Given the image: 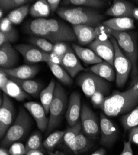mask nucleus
<instances>
[{
  "instance_id": "1",
  "label": "nucleus",
  "mask_w": 138,
  "mask_h": 155,
  "mask_svg": "<svg viewBox=\"0 0 138 155\" xmlns=\"http://www.w3.org/2000/svg\"><path fill=\"white\" fill-rule=\"evenodd\" d=\"M25 30L32 36L44 38L53 44L77 40L72 28L54 19L32 20L26 24Z\"/></svg>"
},
{
  "instance_id": "2",
  "label": "nucleus",
  "mask_w": 138,
  "mask_h": 155,
  "mask_svg": "<svg viewBox=\"0 0 138 155\" xmlns=\"http://www.w3.org/2000/svg\"><path fill=\"white\" fill-rule=\"evenodd\" d=\"M138 105V82L124 92L115 91L105 97L102 110L110 117L129 113Z\"/></svg>"
},
{
  "instance_id": "3",
  "label": "nucleus",
  "mask_w": 138,
  "mask_h": 155,
  "mask_svg": "<svg viewBox=\"0 0 138 155\" xmlns=\"http://www.w3.org/2000/svg\"><path fill=\"white\" fill-rule=\"evenodd\" d=\"M58 15L65 21L74 25H87L97 27L104 19V16L95 9L82 8H59Z\"/></svg>"
},
{
  "instance_id": "4",
  "label": "nucleus",
  "mask_w": 138,
  "mask_h": 155,
  "mask_svg": "<svg viewBox=\"0 0 138 155\" xmlns=\"http://www.w3.org/2000/svg\"><path fill=\"white\" fill-rule=\"evenodd\" d=\"M31 119L26 109L21 107L17 117L8 129L2 141V147L8 148L22 140L27 134L30 127Z\"/></svg>"
},
{
  "instance_id": "5",
  "label": "nucleus",
  "mask_w": 138,
  "mask_h": 155,
  "mask_svg": "<svg viewBox=\"0 0 138 155\" xmlns=\"http://www.w3.org/2000/svg\"><path fill=\"white\" fill-rule=\"evenodd\" d=\"M111 36L115 38L123 52L131 61L132 64V77L135 78L137 70L138 51L136 38L133 34L127 31H111Z\"/></svg>"
},
{
  "instance_id": "6",
  "label": "nucleus",
  "mask_w": 138,
  "mask_h": 155,
  "mask_svg": "<svg viewBox=\"0 0 138 155\" xmlns=\"http://www.w3.org/2000/svg\"><path fill=\"white\" fill-rule=\"evenodd\" d=\"M67 101L68 98L65 90L59 83H56L53 99L50 107L49 122L46 132L47 135L53 131L59 125L65 112Z\"/></svg>"
},
{
  "instance_id": "7",
  "label": "nucleus",
  "mask_w": 138,
  "mask_h": 155,
  "mask_svg": "<svg viewBox=\"0 0 138 155\" xmlns=\"http://www.w3.org/2000/svg\"><path fill=\"white\" fill-rule=\"evenodd\" d=\"M76 81L78 85L88 98L98 92L106 94L109 91L110 84L104 79L93 73H83L78 76Z\"/></svg>"
},
{
  "instance_id": "8",
  "label": "nucleus",
  "mask_w": 138,
  "mask_h": 155,
  "mask_svg": "<svg viewBox=\"0 0 138 155\" xmlns=\"http://www.w3.org/2000/svg\"><path fill=\"white\" fill-rule=\"evenodd\" d=\"M110 38L115 48L114 67L117 73L116 83L118 87H122L128 79L129 74L132 70V64L123 54L115 38L111 35Z\"/></svg>"
},
{
  "instance_id": "9",
  "label": "nucleus",
  "mask_w": 138,
  "mask_h": 155,
  "mask_svg": "<svg viewBox=\"0 0 138 155\" xmlns=\"http://www.w3.org/2000/svg\"><path fill=\"white\" fill-rule=\"evenodd\" d=\"M82 132L91 140H97L100 132V122L96 115L86 104H83L81 112Z\"/></svg>"
},
{
  "instance_id": "10",
  "label": "nucleus",
  "mask_w": 138,
  "mask_h": 155,
  "mask_svg": "<svg viewBox=\"0 0 138 155\" xmlns=\"http://www.w3.org/2000/svg\"><path fill=\"white\" fill-rule=\"evenodd\" d=\"M3 102L0 109V137H5L8 129L13 122L15 115V108L9 97L3 93Z\"/></svg>"
},
{
  "instance_id": "11",
  "label": "nucleus",
  "mask_w": 138,
  "mask_h": 155,
  "mask_svg": "<svg viewBox=\"0 0 138 155\" xmlns=\"http://www.w3.org/2000/svg\"><path fill=\"white\" fill-rule=\"evenodd\" d=\"M15 48L20 53L27 63L48 62L50 61V54L45 52L41 49L31 44H21L15 46Z\"/></svg>"
},
{
  "instance_id": "12",
  "label": "nucleus",
  "mask_w": 138,
  "mask_h": 155,
  "mask_svg": "<svg viewBox=\"0 0 138 155\" xmlns=\"http://www.w3.org/2000/svg\"><path fill=\"white\" fill-rule=\"evenodd\" d=\"M89 48L92 50L96 55L106 62L114 66L115 48L110 38L107 40L95 39L89 44Z\"/></svg>"
},
{
  "instance_id": "13",
  "label": "nucleus",
  "mask_w": 138,
  "mask_h": 155,
  "mask_svg": "<svg viewBox=\"0 0 138 155\" xmlns=\"http://www.w3.org/2000/svg\"><path fill=\"white\" fill-rule=\"evenodd\" d=\"M100 143L102 145L110 147L116 141L118 138V130L115 125L104 114H100Z\"/></svg>"
},
{
  "instance_id": "14",
  "label": "nucleus",
  "mask_w": 138,
  "mask_h": 155,
  "mask_svg": "<svg viewBox=\"0 0 138 155\" xmlns=\"http://www.w3.org/2000/svg\"><path fill=\"white\" fill-rule=\"evenodd\" d=\"M24 107L32 116L39 130L42 132H47L49 118L47 117V114L42 105L36 102L30 101L25 102Z\"/></svg>"
},
{
  "instance_id": "15",
  "label": "nucleus",
  "mask_w": 138,
  "mask_h": 155,
  "mask_svg": "<svg viewBox=\"0 0 138 155\" xmlns=\"http://www.w3.org/2000/svg\"><path fill=\"white\" fill-rule=\"evenodd\" d=\"M81 109V96L78 92H74L69 96L68 109L65 114L66 120L70 127H73L79 121Z\"/></svg>"
},
{
  "instance_id": "16",
  "label": "nucleus",
  "mask_w": 138,
  "mask_h": 155,
  "mask_svg": "<svg viewBox=\"0 0 138 155\" xmlns=\"http://www.w3.org/2000/svg\"><path fill=\"white\" fill-rule=\"evenodd\" d=\"M19 60L18 51L11 43L0 46V66L3 69L13 68Z\"/></svg>"
},
{
  "instance_id": "17",
  "label": "nucleus",
  "mask_w": 138,
  "mask_h": 155,
  "mask_svg": "<svg viewBox=\"0 0 138 155\" xmlns=\"http://www.w3.org/2000/svg\"><path fill=\"white\" fill-rule=\"evenodd\" d=\"M61 66L66 71L71 78H74L80 71L84 70L78 57L71 48L63 57Z\"/></svg>"
},
{
  "instance_id": "18",
  "label": "nucleus",
  "mask_w": 138,
  "mask_h": 155,
  "mask_svg": "<svg viewBox=\"0 0 138 155\" xmlns=\"http://www.w3.org/2000/svg\"><path fill=\"white\" fill-rule=\"evenodd\" d=\"M134 9L133 5L128 2L116 0L106 11V15L115 18H131V17H133Z\"/></svg>"
},
{
  "instance_id": "19",
  "label": "nucleus",
  "mask_w": 138,
  "mask_h": 155,
  "mask_svg": "<svg viewBox=\"0 0 138 155\" xmlns=\"http://www.w3.org/2000/svg\"><path fill=\"white\" fill-rule=\"evenodd\" d=\"M8 76L21 80H29L35 77L38 73L39 68L37 65H21L10 69H3Z\"/></svg>"
},
{
  "instance_id": "20",
  "label": "nucleus",
  "mask_w": 138,
  "mask_h": 155,
  "mask_svg": "<svg viewBox=\"0 0 138 155\" xmlns=\"http://www.w3.org/2000/svg\"><path fill=\"white\" fill-rule=\"evenodd\" d=\"M78 42L82 45L89 44L95 38V28L87 25H74L72 26Z\"/></svg>"
},
{
  "instance_id": "21",
  "label": "nucleus",
  "mask_w": 138,
  "mask_h": 155,
  "mask_svg": "<svg viewBox=\"0 0 138 155\" xmlns=\"http://www.w3.org/2000/svg\"><path fill=\"white\" fill-rule=\"evenodd\" d=\"M90 138L81 132L73 139L67 146L75 154L78 155L88 151L93 146V143Z\"/></svg>"
},
{
  "instance_id": "22",
  "label": "nucleus",
  "mask_w": 138,
  "mask_h": 155,
  "mask_svg": "<svg viewBox=\"0 0 138 155\" xmlns=\"http://www.w3.org/2000/svg\"><path fill=\"white\" fill-rule=\"evenodd\" d=\"M18 38L17 32L8 17L0 22V46L6 43L14 42Z\"/></svg>"
},
{
  "instance_id": "23",
  "label": "nucleus",
  "mask_w": 138,
  "mask_h": 155,
  "mask_svg": "<svg viewBox=\"0 0 138 155\" xmlns=\"http://www.w3.org/2000/svg\"><path fill=\"white\" fill-rule=\"evenodd\" d=\"M102 24L115 31H127L135 28L134 20L130 18H114L103 22Z\"/></svg>"
},
{
  "instance_id": "24",
  "label": "nucleus",
  "mask_w": 138,
  "mask_h": 155,
  "mask_svg": "<svg viewBox=\"0 0 138 155\" xmlns=\"http://www.w3.org/2000/svg\"><path fill=\"white\" fill-rule=\"evenodd\" d=\"M72 48L77 56L86 64H97L103 61L91 48H84L76 44H72Z\"/></svg>"
},
{
  "instance_id": "25",
  "label": "nucleus",
  "mask_w": 138,
  "mask_h": 155,
  "mask_svg": "<svg viewBox=\"0 0 138 155\" xmlns=\"http://www.w3.org/2000/svg\"><path fill=\"white\" fill-rule=\"evenodd\" d=\"M92 73L108 81H114L115 78V72L114 67L106 61L94 64L90 68Z\"/></svg>"
},
{
  "instance_id": "26",
  "label": "nucleus",
  "mask_w": 138,
  "mask_h": 155,
  "mask_svg": "<svg viewBox=\"0 0 138 155\" xmlns=\"http://www.w3.org/2000/svg\"><path fill=\"white\" fill-rule=\"evenodd\" d=\"M2 91H3V93L6 94L9 97L14 98L18 101H23L25 99L30 98L29 94L25 92L16 82L9 78Z\"/></svg>"
},
{
  "instance_id": "27",
  "label": "nucleus",
  "mask_w": 138,
  "mask_h": 155,
  "mask_svg": "<svg viewBox=\"0 0 138 155\" xmlns=\"http://www.w3.org/2000/svg\"><path fill=\"white\" fill-rule=\"evenodd\" d=\"M8 77L10 80L16 82L25 92L31 96L37 97L40 94L42 86L38 82L30 80L18 79L11 76Z\"/></svg>"
},
{
  "instance_id": "28",
  "label": "nucleus",
  "mask_w": 138,
  "mask_h": 155,
  "mask_svg": "<svg viewBox=\"0 0 138 155\" xmlns=\"http://www.w3.org/2000/svg\"><path fill=\"white\" fill-rule=\"evenodd\" d=\"M55 87V81L52 79L49 83L48 85L43 90H42L40 94L42 105L43 107L47 114L49 113L50 104H51L53 99Z\"/></svg>"
},
{
  "instance_id": "29",
  "label": "nucleus",
  "mask_w": 138,
  "mask_h": 155,
  "mask_svg": "<svg viewBox=\"0 0 138 155\" xmlns=\"http://www.w3.org/2000/svg\"><path fill=\"white\" fill-rule=\"evenodd\" d=\"M50 11L51 10L47 1L39 0L30 7L29 14L37 19H45L50 15Z\"/></svg>"
},
{
  "instance_id": "30",
  "label": "nucleus",
  "mask_w": 138,
  "mask_h": 155,
  "mask_svg": "<svg viewBox=\"0 0 138 155\" xmlns=\"http://www.w3.org/2000/svg\"><path fill=\"white\" fill-rule=\"evenodd\" d=\"M47 63L53 75L60 82L67 86L72 84V80L71 77L61 65L54 64L50 61H48Z\"/></svg>"
},
{
  "instance_id": "31",
  "label": "nucleus",
  "mask_w": 138,
  "mask_h": 155,
  "mask_svg": "<svg viewBox=\"0 0 138 155\" xmlns=\"http://www.w3.org/2000/svg\"><path fill=\"white\" fill-rule=\"evenodd\" d=\"M30 5L26 4L12 11L8 18L11 21L12 24H19L22 22L30 11Z\"/></svg>"
},
{
  "instance_id": "32",
  "label": "nucleus",
  "mask_w": 138,
  "mask_h": 155,
  "mask_svg": "<svg viewBox=\"0 0 138 155\" xmlns=\"http://www.w3.org/2000/svg\"><path fill=\"white\" fill-rule=\"evenodd\" d=\"M65 134V130L56 131L48 135L43 143L45 149L48 151H53V149L63 141Z\"/></svg>"
},
{
  "instance_id": "33",
  "label": "nucleus",
  "mask_w": 138,
  "mask_h": 155,
  "mask_svg": "<svg viewBox=\"0 0 138 155\" xmlns=\"http://www.w3.org/2000/svg\"><path fill=\"white\" fill-rule=\"evenodd\" d=\"M25 147H26V153L30 150H40L43 151L45 148L42 143V137L40 132L39 131L34 132L29 138Z\"/></svg>"
},
{
  "instance_id": "34",
  "label": "nucleus",
  "mask_w": 138,
  "mask_h": 155,
  "mask_svg": "<svg viewBox=\"0 0 138 155\" xmlns=\"http://www.w3.org/2000/svg\"><path fill=\"white\" fill-rule=\"evenodd\" d=\"M121 121L126 131L131 130L134 127H138V105L132 111L123 115L121 119Z\"/></svg>"
},
{
  "instance_id": "35",
  "label": "nucleus",
  "mask_w": 138,
  "mask_h": 155,
  "mask_svg": "<svg viewBox=\"0 0 138 155\" xmlns=\"http://www.w3.org/2000/svg\"><path fill=\"white\" fill-rule=\"evenodd\" d=\"M29 42L48 54L52 53L53 50L54 44L44 38L32 36L29 38Z\"/></svg>"
},
{
  "instance_id": "36",
  "label": "nucleus",
  "mask_w": 138,
  "mask_h": 155,
  "mask_svg": "<svg viewBox=\"0 0 138 155\" xmlns=\"http://www.w3.org/2000/svg\"><path fill=\"white\" fill-rule=\"evenodd\" d=\"M81 122L79 121L76 125L73 127H70L65 130V134L63 137V142H64L67 147L70 142L81 132Z\"/></svg>"
},
{
  "instance_id": "37",
  "label": "nucleus",
  "mask_w": 138,
  "mask_h": 155,
  "mask_svg": "<svg viewBox=\"0 0 138 155\" xmlns=\"http://www.w3.org/2000/svg\"><path fill=\"white\" fill-rule=\"evenodd\" d=\"M66 2L75 6L91 8H102L106 4L105 1L100 0H69Z\"/></svg>"
},
{
  "instance_id": "38",
  "label": "nucleus",
  "mask_w": 138,
  "mask_h": 155,
  "mask_svg": "<svg viewBox=\"0 0 138 155\" xmlns=\"http://www.w3.org/2000/svg\"><path fill=\"white\" fill-rule=\"evenodd\" d=\"M27 0H1L0 8L3 11H8L12 9H17L22 6L28 4Z\"/></svg>"
},
{
  "instance_id": "39",
  "label": "nucleus",
  "mask_w": 138,
  "mask_h": 155,
  "mask_svg": "<svg viewBox=\"0 0 138 155\" xmlns=\"http://www.w3.org/2000/svg\"><path fill=\"white\" fill-rule=\"evenodd\" d=\"M70 48L71 47L67 44L61 42L54 44L53 51L63 58Z\"/></svg>"
},
{
  "instance_id": "40",
  "label": "nucleus",
  "mask_w": 138,
  "mask_h": 155,
  "mask_svg": "<svg viewBox=\"0 0 138 155\" xmlns=\"http://www.w3.org/2000/svg\"><path fill=\"white\" fill-rule=\"evenodd\" d=\"M9 152L11 155H26V147L22 143L16 142L12 144L9 149Z\"/></svg>"
},
{
  "instance_id": "41",
  "label": "nucleus",
  "mask_w": 138,
  "mask_h": 155,
  "mask_svg": "<svg viewBox=\"0 0 138 155\" xmlns=\"http://www.w3.org/2000/svg\"><path fill=\"white\" fill-rule=\"evenodd\" d=\"M104 96L105 94L102 93L98 92L95 93L91 97V101L92 102V104H94V106L102 110L104 105L105 100V97Z\"/></svg>"
},
{
  "instance_id": "42",
  "label": "nucleus",
  "mask_w": 138,
  "mask_h": 155,
  "mask_svg": "<svg viewBox=\"0 0 138 155\" xmlns=\"http://www.w3.org/2000/svg\"><path fill=\"white\" fill-rule=\"evenodd\" d=\"M111 29H110L108 27L106 26L105 25L103 24H99L98 26L95 28V33L96 35V38L100 35H104V34H111Z\"/></svg>"
},
{
  "instance_id": "43",
  "label": "nucleus",
  "mask_w": 138,
  "mask_h": 155,
  "mask_svg": "<svg viewBox=\"0 0 138 155\" xmlns=\"http://www.w3.org/2000/svg\"><path fill=\"white\" fill-rule=\"evenodd\" d=\"M129 141L138 145V127L131 129L129 135Z\"/></svg>"
},
{
  "instance_id": "44",
  "label": "nucleus",
  "mask_w": 138,
  "mask_h": 155,
  "mask_svg": "<svg viewBox=\"0 0 138 155\" xmlns=\"http://www.w3.org/2000/svg\"><path fill=\"white\" fill-rule=\"evenodd\" d=\"M120 155H133L131 148V143L130 141L124 142V147Z\"/></svg>"
},
{
  "instance_id": "45",
  "label": "nucleus",
  "mask_w": 138,
  "mask_h": 155,
  "mask_svg": "<svg viewBox=\"0 0 138 155\" xmlns=\"http://www.w3.org/2000/svg\"><path fill=\"white\" fill-rule=\"evenodd\" d=\"M8 81V75L6 73H5L2 69H1V71H0V88H1L2 90L6 85Z\"/></svg>"
},
{
  "instance_id": "46",
  "label": "nucleus",
  "mask_w": 138,
  "mask_h": 155,
  "mask_svg": "<svg viewBox=\"0 0 138 155\" xmlns=\"http://www.w3.org/2000/svg\"><path fill=\"white\" fill-rule=\"evenodd\" d=\"M54 64H58V65H61V61H62V58L56 55L53 51L50 54V61Z\"/></svg>"
},
{
  "instance_id": "47",
  "label": "nucleus",
  "mask_w": 138,
  "mask_h": 155,
  "mask_svg": "<svg viewBox=\"0 0 138 155\" xmlns=\"http://www.w3.org/2000/svg\"><path fill=\"white\" fill-rule=\"evenodd\" d=\"M47 2L51 11H57L61 1H59V0H48Z\"/></svg>"
},
{
  "instance_id": "48",
  "label": "nucleus",
  "mask_w": 138,
  "mask_h": 155,
  "mask_svg": "<svg viewBox=\"0 0 138 155\" xmlns=\"http://www.w3.org/2000/svg\"><path fill=\"white\" fill-rule=\"evenodd\" d=\"M26 155H45L43 151L40 150H30L28 151Z\"/></svg>"
},
{
  "instance_id": "49",
  "label": "nucleus",
  "mask_w": 138,
  "mask_h": 155,
  "mask_svg": "<svg viewBox=\"0 0 138 155\" xmlns=\"http://www.w3.org/2000/svg\"><path fill=\"white\" fill-rule=\"evenodd\" d=\"M91 155H105V150L103 148H99Z\"/></svg>"
},
{
  "instance_id": "50",
  "label": "nucleus",
  "mask_w": 138,
  "mask_h": 155,
  "mask_svg": "<svg viewBox=\"0 0 138 155\" xmlns=\"http://www.w3.org/2000/svg\"><path fill=\"white\" fill-rule=\"evenodd\" d=\"M0 155H11L9 151H8L6 148L1 147L0 149Z\"/></svg>"
},
{
  "instance_id": "51",
  "label": "nucleus",
  "mask_w": 138,
  "mask_h": 155,
  "mask_svg": "<svg viewBox=\"0 0 138 155\" xmlns=\"http://www.w3.org/2000/svg\"><path fill=\"white\" fill-rule=\"evenodd\" d=\"M48 152L50 155H67L65 153L59 151H56L55 152H53V151H48Z\"/></svg>"
},
{
  "instance_id": "52",
  "label": "nucleus",
  "mask_w": 138,
  "mask_h": 155,
  "mask_svg": "<svg viewBox=\"0 0 138 155\" xmlns=\"http://www.w3.org/2000/svg\"><path fill=\"white\" fill-rule=\"evenodd\" d=\"M133 17L138 21V8H134L133 12Z\"/></svg>"
},
{
  "instance_id": "53",
  "label": "nucleus",
  "mask_w": 138,
  "mask_h": 155,
  "mask_svg": "<svg viewBox=\"0 0 138 155\" xmlns=\"http://www.w3.org/2000/svg\"><path fill=\"white\" fill-rule=\"evenodd\" d=\"M3 13H4L3 10L2 8H0V19H1V20L3 19Z\"/></svg>"
},
{
  "instance_id": "54",
  "label": "nucleus",
  "mask_w": 138,
  "mask_h": 155,
  "mask_svg": "<svg viewBox=\"0 0 138 155\" xmlns=\"http://www.w3.org/2000/svg\"><path fill=\"white\" fill-rule=\"evenodd\" d=\"M137 70H138V64H137Z\"/></svg>"
}]
</instances>
